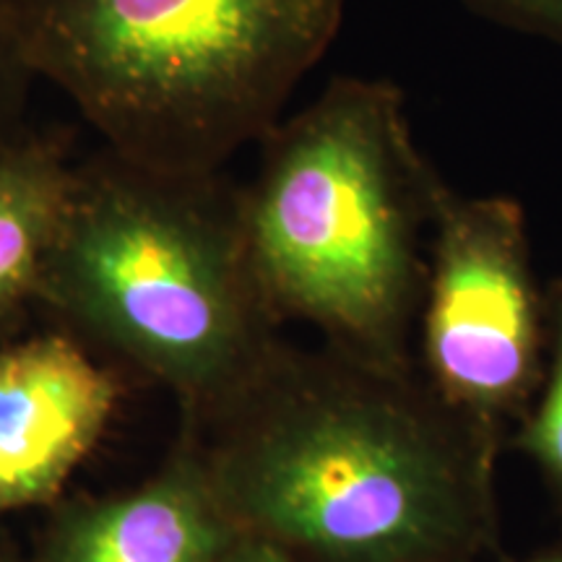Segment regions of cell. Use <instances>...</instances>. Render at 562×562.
Listing matches in <instances>:
<instances>
[{
    "label": "cell",
    "instance_id": "6da1fadb",
    "mask_svg": "<svg viewBox=\"0 0 562 562\" xmlns=\"http://www.w3.org/2000/svg\"><path fill=\"white\" fill-rule=\"evenodd\" d=\"M206 463L237 529L297 562H484L501 547L505 442L417 364L281 344L220 412Z\"/></svg>",
    "mask_w": 562,
    "mask_h": 562
},
{
    "label": "cell",
    "instance_id": "7a4b0ae2",
    "mask_svg": "<svg viewBox=\"0 0 562 562\" xmlns=\"http://www.w3.org/2000/svg\"><path fill=\"white\" fill-rule=\"evenodd\" d=\"M258 146L245 235L279 323H311L355 360L417 364L427 243L448 182L414 138L404 91L336 76Z\"/></svg>",
    "mask_w": 562,
    "mask_h": 562
},
{
    "label": "cell",
    "instance_id": "3957f363",
    "mask_svg": "<svg viewBox=\"0 0 562 562\" xmlns=\"http://www.w3.org/2000/svg\"><path fill=\"white\" fill-rule=\"evenodd\" d=\"M37 305L193 404L222 412L281 347L220 172L159 170L102 146L74 165Z\"/></svg>",
    "mask_w": 562,
    "mask_h": 562
},
{
    "label": "cell",
    "instance_id": "277c9868",
    "mask_svg": "<svg viewBox=\"0 0 562 562\" xmlns=\"http://www.w3.org/2000/svg\"><path fill=\"white\" fill-rule=\"evenodd\" d=\"M26 63L108 149L220 172L284 117L347 0H11Z\"/></svg>",
    "mask_w": 562,
    "mask_h": 562
},
{
    "label": "cell",
    "instance_id": "5b68a950",
    "mask_svg": "<svg viewBox=\"0 0 562 562\" xmlns=\"http://www.w3.org/2000/svg\"><path fill=\"white\" fill-rule=\"evenodd\" d=\"M414 362L442 402L508 448L547 362V284L518 199L442 188Z\"/></svg>",
    "mask_w": 562,
    "mask_h": 562
},
{
    "label": "cell",
    "instance_id": "8992f818",
    "mask_svg": "<svg viewBox=\"0 0 562 562\" xmlns=\"http://www.w3.org/2000/svg\"><path fill=\"white\" fill-rule=\"evenodd\" d=\"M115 398L110 372L70 334L0 351V513L58 495L102 438Z\"/></svg>",
    "mask_w": 562,
    "mask_h": 562
},
{
    "label": "cell",
    "instance_id": "52a82bcc",
    "mask_svg": "<svg viewBox=\"0 0 562 562\" xmlns=\"http://www.w3.org/2000/svg\"><path fill=\"white\" fill-rule=\"evenodd\" d=\"M240 537L206 463L186 456L136 490L70 513L47 562H222Z\"/></svg>",
    "mask_w": 562,
    "mask_h": 562
},
{
    "label": "cell",
    "instance_id": "ba28073f",
    "mask_svg": "<svg viewBox=\"0 0 562 562\" xmlns=\"http://www.w3.org/2000/svg\"><path fill=\"white\" fill-rule=\"evenodd\" d=\"M70 140L30 131L0 151V331L37 305L74 180Z\"/></svg>",
    "mask_w": 562,
    "mask_h": 562
},
{
    "label": "cell",
    "instance_id": "9c48e42d",
    "mask_svg": "<svg viewBox=\"0 0 562 562\" xmlns=\"http://www.w3.org/2000/svg\"><path fill=\"white\" fill-rule=\"evenodd\" d=\"M537 469L562 518V279L547 281V362L531 409L508 440Z\"/></svg>",
    "mask_w": 562,
    "mask_h": 562
},
{
    "label": "cell",
    "instance_id": "30bf717a",
    "mask_svg": "<svg viewBox=\"0 0 562 562\" xmlns=\"http://www.w3.org/2000/svg\"><path fill=\"white\" fill-rule=\"evenodd\" d=\"M37 81L21 47L11 0H0V151L30 133L32 87Z\"/></svg>",
    "mask_w": 562,
    "mask_h": 562
},
{
    "label": "cell",
    "instance_id": "8fae6325",
    "mask_svg": "<svg viewBox=\"0 0 562 562\" xmlns=\"http://www.w3.org/2000/svg\"><path fill=\"white\" fill-rule=\"evenodd\" d=\"M459 3L487 24L542 40L562 50V0H459Z\"/></svg>",
    "mask_w": 562,
    "mask_h": 562
},
{
    "label": "cell",
    "instance_id": "7c38bea8",
    "mask_svg": "<svg viewBox=\"0 0 562 562\" xmlns=\"http://www.w3.org/2000/svg\"><path fill=\"white\" fill-rule=\"evenodd\" d=\"M222 562H297V560L290 558L284 550H279L277 544L243 533V537L232 544V550L224 554Z\"/></svg>",
    "mask_w": 562,
    "mask_h": 562
},
{
    "label": "cell",
    "instance_id": "4fadbf2b",
    "mask_svg": "<svg viewBox=\"0 0 562 562\" xmlns=\"http://www.w3.org/2000/svg\"><path fill=\"white\" fill-rule=\"evenodd\" d=\"M516 562H562V542L547 547V550H539L529 554V558L516 560Z\"/></svg>",
    "mask_w": 562,
    "mask_h": 562
}]
</instances>
